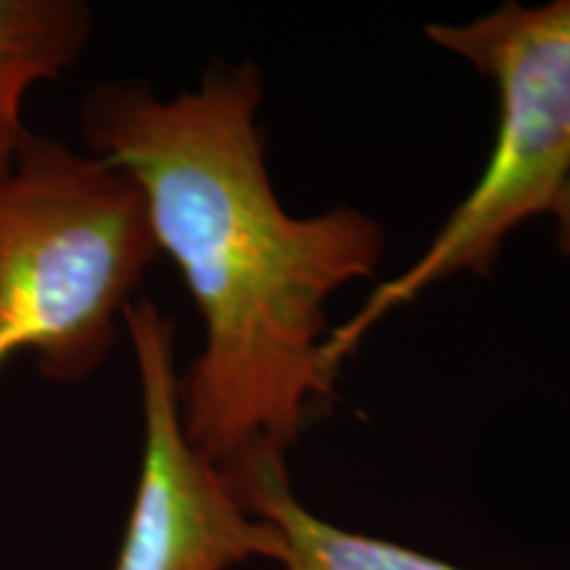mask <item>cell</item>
Segmentation results:
<instances>
[{"instance_id":"cell-7","label":"cell","mask_w":570,"mask_h":570,"mask_svg":"<svg viewBox=\"0 0 570 570\" xmlns=\"http://www.w3.org/2000/svg\"><path fill=\"white\" fill-rule=\"evenodd\" d=\"M550 217L554 219V238H558V248L566 256H570V177L568 183L562 185L558 204H554Z\"/></svg>"},{"instance_id":"cell-6","label":"cell","mask_w":570,"mask_h":570,"mask_svg":"<svg viewBox=\"0 0 570 570\" xmlns=\"http://www.w3.org/2000/svg\"><path fill=\"white\" fill-rule=\"evenodd\" d=\"M90 27L80 0H0V164L32 135L27 96L82 59Z\"/></svg>"},{"instance_id":"cell-2","label":"cell","mask_w":570,"mask_h":570,"mask_svg":"<svg viewBox=\"0 0 570 570\" xmlns=\"http://www.w3.org/2000/svg\"><path fill=\"white\" fill-rule=\"evenodd\" d=\"M159 256L130 177L32 132L0 164V373L24 352L48 381L96 373Z\"/></svg>"},{"instance_id":"cell-3","label":"cell","mask_w":570,"mask_h":570,"mask_svg":"<svg viewBox=\"0 0 570 570\" xmlns=\"http://www.w3.org/2000/svg\"><path fill=\"white\" fill-rule=\"evenodd\" d=\"M436 46L473 63L499 90V130L483 173L412 265L377 285L341 327L323 356L331 370L383 317L446 277L489 275L512 230L552 214L570 177V0L508 3L468 24H431Z\"/></svg>"},{"instance_id":"cell-4","label":"cell","mask_w":570,"mask_h":570,"mask_svg":"<svg viewBox=\"0 0 570 570\" xmlns=\"http://www.w3.org/2000/svg\"><path fill=\"white\" fill-rule=\"evenodd\" d=\"M140 386L142 454L114 570H233L283 560L273 525L235 499L227 475L185 436L175 325L151 298L125 312Z\"/></svg>"},{"instance_id":"cell-1","label":"cell","mask_w":570,"mask_h":570,"mask_svg":"<svg viewBox=\"0 0 570 570\" xmlns=\"http://www.w3.org/2000/svg\"><path fill=\"white\" fill-rule=\"evenodd\" d=\"M262 71L217 63L194 90L161 98L106 82L82 104V135L138 185L159 254L180 269L204 346L180 375L185 436L217 468L254 452L288 458L336 394L323 346L327 302L370 277L386 230L336 206L294 217L269 180Z\"/></svg>"},{"instance_id":"cell-5","label":"cell","mask_w":570,"mask_h":570,"mask_svg":"<svg viewBox=\"0 0 570 570\" xmlns=\"http://www.w3.org/2000/svg\"><path fill=\"white\" fill-rule=\"evenodd\" d=\"M219 470L244 510L281 537L285 554L273 570H470L315 515L296 499L283 454L254 452Z\"/></svg>"}]
</instances>
